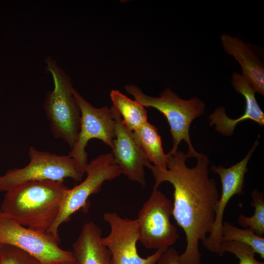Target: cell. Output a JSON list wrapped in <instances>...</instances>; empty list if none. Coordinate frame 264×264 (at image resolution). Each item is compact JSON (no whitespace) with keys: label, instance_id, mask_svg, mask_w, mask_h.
Masks as SVG:
<instances>
[{"label":"cell","instance_id":"6da1fadb","mask_svg":"<svg viewBox=\"0 0 264 264\" xmlns=\"http://www.w3.org/2000/svg\"><path fill=\"white\" fill-rule=\"evenodd\" d=\"M167 168H159L149 161L145 167L152 172L157 189L163 182L173 186V215L186 235V247L179 254L180 264H200V242H204L210 233L215 220V210L220 196L217 183L210 177L208 156L200 153L196 165L188 167L187 154L177 151L167 154Z\"/></svg>","mask_w":264,"mask_h":264},{"label":"cell","instance_id":"7a4b0ae2","mask_svg":"<svg viewBox=\"0 0 264 264\" xmlns=\"http://www.w3.org/2000/svg\"><path fill=\"white\" fill-rule=\"evenodd\" d=\"M68 189L64 181L26 182L5 192L0 210L25 227L47 233Z\"/></svg>","mask_w":264,"mask_h":264},{"label":"cell","instance_id":"3957f363","mask_svg":"<svg viewBox=\"0 0 264 264\" xmlns=\"http://www.w3.org/2000/svg\"><path fill=\"white\" fill-rule=\"evenodd\" d=\"M124 88L143 106L154 108L166 117L173 139L172 148L168 154L176 152L183 140L188 145L187 154L189 157L197 158L199 155L200 153L196 151L191 141L189 129L192 122L204 113L205 103L203 101L195 96L188 100L183 99L169 88L156 97L145 94L134 85H127Z\"/></svg>","mask_w":264,"mask_h":264},{"label":"cell","instance_id":"277c9868","mask_svg":"<svg viewBox=\"0 0 264 264\" xmlns=\"http://www.w3.org/2000/svg\"><path fill=\"white\" fill-rule=\"evenodd\" d=\"M45 62L54 87L46 95L44 111L54 136L71 148L77 138L81 119L80 110L73 94L74 88L69 76L59 67L55 59L48 56Z\"/></svg>","mask_w":264,"mask_h":264},{"label":"cell","instance_id":"5b68a950","mask_svg":"<svg viewBox=\"0 0 264 264\" xmlns=\"http://www.w3.org/2000/svg\"><path fill=\"white\" fill-rule=\"evenodd\" d=\"M28 155L30 161L26 166L9 170L0 176V192L30 181H64L67 178L80 181L85 174V167L68 154L59 155L30 147Z\"/></svg>","mask_w":264,"mask_h":264},{"label":"cell","instance_id":"8992f818","mask_svg":"<svg viewBox=\"0 0 264 264\" xmlns=\"http://www.w3.org/2000/svg\"><path fill=\"white\" fill-rule=\"evenodd\" d=\"M173 205L157 189H153L148 199L139 210L136 220L138 241L147 249H167L179 236L170 221Z\"/></svg>","mask_w":264,"mask_h":264},{"label":"cell","instance_id":"52a82bcc","mask_svg":"<svg viewBox=\"0 0 264 264\" xmlns=\"http://www.w3.org/2000/svg\"><path fill=\"white\" fill-rule=\"evenodd\" d=\"M86 178L80 184L68 189L61 205L59 215L47 233L59 238L60 226L67 222L76 212L85 207L88 199L99 192L103 184L122 174L119 167L113 163L111 153L99 155L88 163L85 167Z\"/></svg>","mask_w":264,"mask_h":264},{"label":"cell","instance_id":"ba28073f","mask_svg":"<svg viewBox=\"0 0 264 264\" xmlns=\"http://www.w3.org/2000/svg\"><path fill=\"white\" fill-rule=\"evenodd\" d=\"M60 242V238L25 227L0 210V244L21 249L42 264L74 260L72 252L62 249Z\"/></svg>","mask_w":264,"mask_h":264},{"label":"cell","instance_id":"9c48e42d","mask_svg":"<svg viewBox=\"0 0 264 264\" xmlns=\"http://www.w3.org/2000/svg\"><path fill=\"white\" fill-rule=\"evenodd\" d=\"M73 94L80 110V126L77 138L68 155L86 167L88 164L86 148L90 140L99 139L112 148L115 121L111 107H93L75 88Z\"/></svg>","mask_w":264,"mask_h":264},{"label":"cell","instance_id":"30bf717a","mask_svg":"<svg viewBox=\"0 0 264 264\" xmlns=\"http://www.w3.org/2000/svg\"><path fill=\"white\" fill-rule=\"evenodd\" d=\"M259 136H258L245 156L239 162L228 168H224L221 165L212 164L210 168L213 173L218 174L220 176L222 190L216 207L214 225L210 233L202 242V244L208 251L220 256L223 255L221 245L224 212L228 202L233 196L235 195H242L244 194V177L248 170L247 165L259 144Z\"/></svg>","mask_w":264,"mask_h":264},{"label":"cell","instance_id":"8fae6325","mask_svg":"<svg viewBox=\"0 0 264 264\" xmlns=\"http://www.w3.org/2000/svg\"><path fill=\"white\" fill-rule=\"evenodd\" d=\"M104 220L110 226L109 234L101 242L110 250L113 264H156L167 249H158L146 258L140 257L137 250L138 232L136 220L123 218L116 212H107Z\"/></svg>","mask_w":264,"mask_h":264},{"label":"cell","instance_id":"7c38bea8","mask_svg":"<svg viewBox=\"0 0 264 264\" xmlns=\"http://www.w3.org/2000/svg\"><path fill=\"white\" fill-rule=\"evenodd\" d=\"M111 107L115 121V137L111 148L113 163L119 167L122 174L145 187L144 167L148 160L136 143L132 132L125 126L116 109Z\"/></svg>","mask_w":264,"mask_h":264},{"label":"cell","instance_id":"4fadbf2b","mask_svg":"<svg viewBox=\"0 0 264 264\" xmlns=\"http://www.w3.org/2000/svg\"><path fill=\"white\" fill-rule=\"evenodd\" d=\"M231 82L236 91L245 98L243 114L238 118L232 119L226 114L225 107H219L209 117L210 126L215 125V130L224 136H232L236 126L245 120H252L261 126L264 125V113L257 101L256 91L252 86L242 74L237 72L233 73Z\"/></svg>","mask_w":264,"mask_h":264},{"label":"cell","instance_id":"5bb4252c","mask_svg":"<svg viewBox=\"0 0 264 264\" xmlns=\"http://www.w3.org/2000/svg\"><path fill=\"white\" fill-rule=\"evenodd\" d=\"M220 40L226 52L240 64L242 74L256 92L264 95V65L253 52L251 46L237 37L221 34Z\"/></svg>","mask_w":264,"mask_h":264},{"label":"cell","instance_id":"9a60e30c","mask_svg":"<svg viewBox=\"0 0 264 264\" xmlns=\"http://www.w3.org/2000/svg\"><path fill=\"white\" fill-rule=\"evenodd\" d=\"M102 231L93 221L86 223L72 245L76 264H113L109 249L101 242Z\"/></svg>","mask_w":264,"mask_h":264},{"label":"cell","instance_id":"2e32d148","mask_svg":"<svg viewBox=\"0 0 264 264\" xmlns=\"http://www.w3.org/2000/svg\"><path fill=\"white\" fill-rule=\"evenodd\" d=\"M132 134L147 160L159 168L166 169L167 155L163 150L161 138L157 128L147 121L133 131Z\"/></svg>","mask_w":264,"mask_h":264},{"label":"cell","instance_id":"e0dca14e","mask_svg":"<svg viewBox=\"0 0 264 264\" xmlns=\"http://www.w3.org/2000/svg\"><path fill=\"white\" fill-rule=\"evenodd\" d=\"M110 97L113 106L117 110L125 126L133 132L148 121L147 111L145 107L118 90H112Z\"/></svg>","mask_w":264,"mask_h":264},{"label":"cell","instance_id":"ac0fdd59","mask_svg":"<svg viewBox=\"0 0 264 264\" xmlns=\"http://www.w3.org/2000/svg\"><path fill=\"white\" fill-rule=\"evenodd\" d=\"M222 242L235 241L247 244L264 258V238L257 236L248 228L237 227L228 221H223Z\"/></svg>","mask_w":264,"mask_h":264},{"label":"cell","instance_id":"d6986e66","mask_svg":"<svg viewBox=\"0 0 264 264\" xmlns=\"http://www.w3.org/2000/svg\"><path fill=\"white\" fill-rule=\"evenodd\" d=\"M254 213L251 217L239 214L238 223L241 226L252 230L257 236L262 237L264 234V197L258 189L253 190L251 194Z\"/></svg>","mask_w":264,"mask_h":264},{"label":"cell","instance_id":"ffe728a7","mask_svg":"<svg viewBox=\"0 0 264 264\" xmlns=\"http://www.w3.org/2000/svg\"><path fill=\"white\" fill-rule=\"evenodd\" d=\"M222 253L228 252L233 254L239 260V264H264L255 258V252L249 245L235 241L222 242Z\"/></svg>","mask_w":264,"mask_h":264},{"label":"cell","instance_id":"44dd1931","mask_svg":"<svg viewBox=\"0 0 264 264\" xmlns=\"http://www.w3.org/2000/svg\"><path fill=\"white\" fill-rule=\"evenodd\" d=\"M2 245L0 264H42L35 257L21 249Z\"/></svg>","mask_w":264,"mask_h":264},{"label":"cell","instance_id":"7402d4cb","mask_svg":"<svg viewBox=\"0 0 264 264\" xmlns=\"http://www.w3.org/2000/svg\"><path fill=\"white\" fill-rule=\"evenodd\" d=\"M156 264H180L179 254L174 247L168 248L162 254Z\"/></svg>","mask_w":264,"mask_h":264},{"label":"cell","instance_id":"603a6c76","mask_svg":"<svg viewBox=\"0 0 264 264\" xmlns=\"http://www.w3.org/2000/svg\"><path fill=\"white\" fill-rule=\"evenodd\" d=\"M48 264H76L75 260L60 261Z\"/></svg>","mask_w":264,"mask_h":264},{"label":"cell","instance_id":"cb8c5ba5","mask_svg":"<svg viewBox=\"0 0 264 264\" xmlns=\"http://www.w3.org/2000/svg\"><path fill=\"white\" fill-rule=\"evenodd\" d=\"M2 244H0V259L1 256V249H2Z\"/></svg>","mask_w":264,"mask_h":264}]
</instances>
